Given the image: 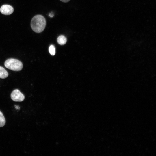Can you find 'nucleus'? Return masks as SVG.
Listing matches in <instances>:
<instances>
[{"mask_svg": "<svg viewBox=\"0 0 156 156\" xmlns=\"http://www.w3.org/2000/svg\"><path fill=\"white\" fill-rule=\"evenodd\" d=\"M49 51L50 54L52 55H54L55 53V46L53 45H51L49 47Z\"/></svg>", "mask_w": 156, "mask_h": 156, "instance_id": "6e6552de", "label": "nucleus"}, {"mask_svg": "<svg viewBox=\"0 0 156 156\" xmlns=\"http://www.w3.org/2000/svg\"><path fill=\"white\" fill-rule=\"evenodd\" d=\"M49 15L50 17H53V14H50Z\"/></svg>", "mask_w": 156, "mask_h": 156, "instance_id": "9d476101", "label": "nucleus"}, {"mask_svg": "<svg viewBox=\"0 0 156 156\" xmlns=\"http://www.w3.org/2000/svg\"><path fill=\"white\" fill-rule=\"evenodd\" d=\"M46 25L45 19L41 15L34 16L32 19L31 22V26L32 30L37 33H40L43 31Z\"/></svg>", "mask_w": 156, "mask_h": 156, "instance_id": "f257e3e1", "label": "nucleus"}, {"mask_svg": "<svg viewBox=\"0 0 156 156\" xmlns=\"http://www.w3.org/2000/svg\"><path fill=\"white\" fill-rule=\"evenodd\" d=\"M14 10L13 8L8 5H3L0 8L1 12L5 15L11 14L13 12Z\"/></svg>", "mask_w": 156, "mask_h": 156, "instance_id": "20e7f679", "label": "nucleus"}, {"mask_svg": "<svg viewBox=\"0 0 156 156\" xmlns=\"http://www.w3.org/2000/svg\"><path fill=\"white\" fill-rule=\"evenodd\" d=\"M8 76L7 71L3 67L0 66V78L5 79Z\"/></svg>", "mask_w": 156, "mask_h": 156, "instance_id": "423d86ee", "label": "nucleus"}, {"mask_svg": "<svg viewBox=\"0 0 156 156\" xmlns=\"http://www.w3.org/2000/svg\"><path fill=\"white\" fill-rule=\"evenodd\" d=\"M5 118L3 113L0 111V127H3L5 123Z\"/></svg>", "mask_w": 156, "mask_h": 156, "instance_id": "0eeeda50", "label": "nucleus"}, {"mask_svg": "<svg viewBox=\"0 0 156 156\" xmlns=\"http://www.w3.org/2000/svg\"><path fill=\"white\" fill-rule=\"evenodd\" d=\"M12 100L15 102H21L25 99V96L18 89L14 90L11 94Z\"/></svg>", "mask_w": 156, "mask_h": 156, "instance_id": "7ed1b4c3", "label": "nucleus"}, {"mask_svg": "<svg viewBox=\"0 0 156 156\" xmlns=\"http://www.w3.org/2000/svg\"><path fill=\"white\" fill-rule=\"evenodd\" d=\"M4 65L7 68L16 71H20L23 67V64L21 61L13 58L7 60L5 62Z\"/></svg>", "mask_w": 156, "mask_h": 156, "instance_id": "f03ea898", "label": "nucleus"}, {"mask_svg": "<svg viewBox=\"0 0 156 156\" xmlns=\"http://www.w3.org/2000/svg\"><path fill=\"white\" fill-rule=\"evenodd\" d=\"M57 42L60 45H63L65 44L67 41L66 37L63 35H60L57 38Z\"/></svg>", "mask_w": 156, "mask_h": 156, "instance_id": "39448f33", "label": "nucleus"}, {"mask_svg": "<svg viewBox=\"0 0 156 156\" xmlns=\"http://www.w3.org/2000/svg\"><path fill=\"white\" fill-rule=\"evenodd\" d=\"M61 1L64 2L66 3L69 2L70 0H60Z\"/></svg>", "mask_w": 156, "mask_h": 156, "instance_id": "1a4fd4ad", "label": "nucleus"}]
</instances>
